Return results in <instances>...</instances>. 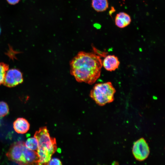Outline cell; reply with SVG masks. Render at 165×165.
<instances>
[{
	"label": "cell",
	"mask_w": 165,
	"mask_h": 165,
	"mask_svg": "<svg viewBox=\"0 0 165 165\" xmlns=\"http://www.w3.org/2000/svg\"><path fill=\"white\" fill-rule=\"evenodd\" d=\"M102 66L99 55L81 51L70 61V72L77 81L92 84L99 77Z\"/></svg>",
	"instance_id": "cell-1"
},
{
	"label": "cell",
	"mask_w": 165,
	"mask_h": 165,
	"mask_svg": "<svg viewBox=\"0 0 165 165\" xmlns=\"http://www.w3.org/2000/svg\"><path fill=\"white\" fill-rule=\"evenodd\" d=\"M115 11V9L113 7H112L111 10L109 12L110 15H112V14Z\"/></svg>",
	"instance_id": "cell-17"
},
{
	"label": "cell",
	"mask_w": 165,
	"mask_h": 165,
	"mask_svg": "<svg viewBox=\"0 0 165 165\" xmlns=\"http://www.w3.org/2000/svg\"><path fill=\"white\" fill-rule=\"evenodd\" d=\"M120 62L118 57L114 55H109L102 61V66L107 70L114 71L118 68Z\"/></svg>",
	"instance_id": "cell-8"
},
{
	"label": "cell",
	"mask_w": 165,
	"mask_h": 165,
	"mask_svg": "<svg viewBox=\"0 0 165 165\" xmlns=\"http://www.w3.org/2000/svg\"><path fill=\"white\" fill-rule=\"evenodd\" d=\"M1 30L0 28V33H1Z\"/></svg>",
	"instance_id": "cell-18"
},
{
	"label": "cell",
	"mask_w": 165,
	"mask_h": 165,
	"mask_svg": "<svg viewBox=\"0 0 165 165\" xmlns=\"http://www.w3.org/2000/svg\"><path fill=\"white\" fill-rule=\"evenodd\" d=\"M8 2L10 4L14 5L17 3L19 0H7Z\"/></svg>",
	"instance_id": "cell-16"
},
{
	"label": "cell",
	"mask_w": 165,
	"mask_h": 165,
	"mask_svg": "<svg viewBox=\"0 0 165 165\" xmlns=\"http://www.w3.org/2000/svg\"><path fill=\"white\" fill-rule=\"evenodd\" d=\"M25 143L19 141L13 143L6 154L8 159L20 165H24L23 149Z\"/></svg>",
	"instance_id": "cell-5"
},
{
	"label": "cell",
	"mask_w": 165,
	"mask_h": 165,
	"mask_svg": "<svg viewBox=\"0 0 165 165\" xmlns=\"http://www.w3.org/2000/svg\"><path fill=\"white\" fill-rule=\"evenodd\" d=\"M25 145L26 147L28 149L36 151L38 148V142L36 139L35 138H31L26 140Z\"/></svg>",
	"instance_id": "cell-12"
},
{
	"label": "cell",
	"mask_w": 165,
	"mask_h": 165,
	"mask_svg": "<svg viewBox=\"0 0 165 165\" xmlns=\"http://www.w3.org/2000/svg\"><path fill=\"white\" fill-rule=\"evenodd\" d=\"M23 81V74L16 68L8 70L6 72L3 84L9 87H15Z\"/></svg>",
	"instance_id": "cell-6"
},
{
	"label": "cell",
	"mask_w": 165,
	"mask_h": 165,
	"mask_svg": "<svg viewBox=\"0 0 165 165\" xmlns=\"http://www.w3.org/2000/svg\"><path fill=\"white\" fill-rule=\"evenodd\" d=\"M9 112V108L7 104L4 101H0V117H4Z\"/></svg>",
	"instance_id": "cell-14"
},
{
	"label": "cell",
	"mask_w": 165,
	"mask_h": 165,
	"mask_svg": "<svg viewBox=\"0 0 165 165\" xmlns=\"http://www.w3.org/2000/svg\"><path fill=\"white\" fill-rule=\"evenodd\" d=\"M116 90L109 82L96 84L91 90L90 96L97 104L102 106L113 102Z\"/></svg>",
	"instance_id": "cell-3"
},
{
	"label": "cell",
	"mask_w": 165,
	"mask_h": 165,
	"mask_svg": "<svg viewBox=\"0 0 165 165\" xmlns=\"http://www.w3.org/2000/svg\"><path fill=\"white\" fill-rule=\"evenodd\" d=\"M62 163L60 160L58 158L51 159L47 165H61Z\"/></svg>",
	"instance_id": "cell-15"
},
{
	"label": "cell",
	"mask_w": 165,
	"mask_h": 165,
	"mask_svg": "<svg viewBox=\"0 0 165 165\" xmlns=\"http://www.w3.org/2000/svg\"><path fill=\"white\" fill-rule=\"evenodd\" d=\"M38 142L37 152L39 157L38 165L47 164L57 149L56 140L51 137L46 127L40 128L34 135Z\"/></svg>",
	"instance_id": "cell-2"
},
{
	"label": "cell",
	"mask_w": 165,
	"mask_h": 165,
	"mask_svg": "<svg viewBox=\"0 0 165 165\" xmlns=\"http://www.w3.org/2000/svg\"><path fill=\"white\" fill-rule=\"evenodd\" d=\"M9 65L3 62L0 63V85L3 84L6 72L9 69Z\"/></svg>",
	"instance_id": "cell-13"
},
{
	"label": "cell",
	"mask_w": 165,
	"mask_h": 165,
	"mask_svg": "<svg viewBox=\"0 0 165 165\" xmlns=\"http://www.w3.org/2000/svg\"><path fill=\"white\" fill-rule=\"evenodd\" d=\"M131 21L130 16L124 12L117 13L115 18L116 25L120 28H124L129 25Z\"/></svg>",
	"instance_id": "cell-9"
},
{
	"label": "cell",
	"mask_w": 165,
	"mask_h": 165,
	"mask_svg": "<svg viewBox=\"0 0 165 165\" xmlns=\"http://www.w3.org/2000/svg\"><path fill=\"white\" fill-rule=\"evenodd\" d=\"M132 152L135 159L141 161L146 160L150 153L148 145L144 138H141L135 141L133 144Z\"/></svg>",
	"instance_id": "cell-4"
},
{
	"label": "cell",
	"mask_w": 165,
	"mask_h": 165,
	"mask_svg": "<svg viewBox=\"0 0 165 165\" xmlns=\"http://www.w3.org/2000/svg\"><path fill=\"white\" fill-rule=\"evenodd\" d=\"M91 6L92 8L96 11L104 12L108 8V0H92Z\"/></svg>",
	"instance_id": "cell-11"
},
{
	"label": "cell",
	"mask_w": 165,
	"mask_h": 165,
	"mask_svg": "<svg viewBox=\"0 0 165 165\" xmlns=\"http://www.w3.org/2000/svg\"><path fill=\"white\" fill-rule=\"evenodd\" d=\"M13 127L17 133L23 134L28 130L30 124L26 119L23 118H19L14 122Z\"/></svg>",
	"instance_id": "cell-10"
},
{
	"label": "cell",
	"mask_w": 165,
	"mask_h": 165,
	"mask_svg": "<svg viewBox=\"0 0 165 165\" xmlns=\"http://www.w3.org/2000/svg\"><path fill=\"white\" fill-rule=\"evenodd\" d=\"M24 165H38L39 158L37 152L24 146L23 149Z\"/></svg>",
	"instance_id": "cell-7"
}]
</instances>
